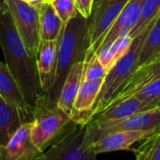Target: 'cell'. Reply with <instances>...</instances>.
<instances>
[{"instance_id": "6da1fadb", "label": "cell", "mask_w": 160, "mask_h": 160, "mask_svg": "<svg viewBox=\"0 0 160 160\" xmlns=\"http://www.w3.org/2000/svg\"><path fill=\"white\" fill-rule=\"evenodd\" d=\"M0 46L5 64L17 82L25 102L35 112L42 97L37 57L25 49L6 6L0 11Z\"/></svg>"}, {"instance_id": "7a4b0ae2", "label": "cell", "mask_w": 160, "mask_h": 160, "mask_svg": "<svg viewBox=\"0 0 160 160\" xmlns=\"http://www.w3.org/2000/svg\"><path fill=\"white\" fill-rule=\"evenodd\" d=\"M88 47V20L78 14L64 26L59 39L56 71L52 87L40 98L36 108L57 105L68 71L75 63L83 60Z\"/></svg>"}, {"instance_id": "3957f363", "label": "cell", "mask_w": 160, "mask_h": 160, "mask_svg": "<svg viewBox=\"0 0 160 160\" xmlns=\"http://www.w3.org/2000/svg\"><path fill=\"white\" fill-rule=\"evenodd\" d=\"M155 21L156 20H154L141 34L132 39L131 44L126 53L108 70L103 80L100 92L93 107L91 118L102 112L111 104L128 79L137 69L138 58L142 45L146 38L148 30Z\"/></svg>"}, {"instance_id": "277c9868", "label": "cell", "mask_w": 160, "mask_h": 160, "mask_svg": "<svg viewBox=\"0 0 160 160\" xmlns=\"http://www.w3.org/2000/svg\"><path fill=\"white\" fill-rule=\"evenodd\" d=\"M79 127L80 125L57 105L38 107L34 112L31 140L34 145L43 153L74 132Z\"/></svg>"}, {"instance_id": "5b68a950", "label": "cell", "mask_w": 160, "mask_h": 160, "mask_svg": "<svg viewBox=\"0 0 160 160\" xmlns=\"http://www.w3.org/2000/svg\"><path fill=\"white\" fill-rule=\"evenodd\" d=\"M25 49L37 57L40 44L39 8L24 0H4Z\"/></svg>"}, {"instance_id": "8992f818", "label": "cell", "mask_w": 160, "mask_h": 160, "mask_svg": "<svg viewBox=\"0 0 160 160\" xmlns=\"http://www.w3.org/2000/svg\"><path fill=\"white\" fill-rule=\"evenodd\" d=\"M129 0H95L88 22V49L98 52L108 32Z\"/></svg>"}, {"instance_id": "52a82bcc", "label": "cell", "mask_w": 160, "mask_h": 160, "mask_svg": "<svg viewBox=\"0 0 160 160\" xmlns=\"http://www.w3.org/2000/svg\"><path fill=\"white\" fill-rule=\"evenodd\" d=\"M86 126H80L74 132L44 151L37 160H96L92 146L84 143Z\"/></svg>"}, {"instance_id": "ba28073f", "label": "cell", "mask_w": 160, "mask_h": 160, "mask_svg": "<svg viewBox=\"0 0 160 160\" xmlns=\"http://www.w3.org/2000/svg\"><path fill=\"white\" fill-rule=\"evenodd\" d=\"M160 127V108L141 111L119 123L94 132L85 131L84 143L92 146L94 142L104 136L117 131H146L154 132Z\"/></svg>"}, {"instance_id": "9c48e42d", "label": "cell", "mask_w": 160, "mask_h": 160, "mask_svg": "<svg viewBox=\"0 0 160 160\" xmlns=\"http://www.w3.org/2000/svg\"><path fill=\"white\" fill-rule=\"evenodd\" d=\"M142 109V102L135 97H131L116 104L110 105L90 119V121L85 125L86 131L94 132L112 127L120 121L141 112Z\"/></svg>"}, {"instance_id": "30bf717a", "label": "cell", "mask_w": 160, "mask_h": 160, "mask_svg": "<svg viewBox=\"0 0 160 160\" xmlns=\"http://www.w3.org/2000/svg\"><path fill=\"white\" fill-rule=\"evenodd\" d=\"M32 122L22 125L8 142L0 147V160H37L42 154L31 140Z\"/></svg>"}, {"instance_id": "8fae6325", "label": "cell", "mask_w": 160, "mask_h": 160, "mask_svg": "<svg viewBox=\"0 0 160 160\" xmlns=\"http://www.w3.org/2000/svg\"><path fill=\"white\" fill-rule=\"evenodd\" d=\"M33 121V112L12 105L0 95V147L6 145L22 125Z\"/></svg>"}, {"instance_id": "7c38bea8", "label": "cell", "mask_w": 160, "mask_h": 160, "mask_svg": "<svg viewBox=\"0 0 160 160\" xmlns=\"http://www.w3.org/2000/svg\"><path fill=\"white\" fill-rule=\"evenodd\" d=\"M59 39L53 41H40L38 47L37 68L42 97L51 90L54 82Z\"/></svg>"}, {"instance_id": "4fadbf2b", "label": "cell", "mask_w": 160, "mask_h": 160, "mask_svg": "<svg viewBox=\"0 0 160 160\" xmlns=\"http://www.w3.org/2000/svg\"><path fill=\"white\" fill-rule=\"evenodd\" d=\"M104 79L83 80L79 89L71 118L80 126H85L90 118L93 107L100 92Z\"/></svg>"}, {"instance_id": "5bb4252c", "label": "cell", "mask_w": 160, "mask_h": 160, "mask_svg": "<svg viewBox=\"0 0 160 160\" xmlns=\"http://www.w3.org/2000/svg\"><path fill=\"white\" fill-rule=\"evenodd\" d=\"M160 78V58L138 68L122 86L110 105L116 104L131 98L146 84ZM109 105V106H110Z\"/></svg>"}, {"instance_id": "9a60e30c", "label": "cell", "mask_w": 160, "mask_h": 160, "mask_svg": "<svg viewBox=\"0 0 160 160\" xmlns=\"http://www.w3.org/2000/svg\"><path fill=\"white\" fill-rule=\"evenodd\" d=\"M153 132L146 131H117L104 136L92 144L97 155L120 150L134 151L132 145L144 140Z\"/></svg>"}, {"instance_id": "2e32d148", "label": "cell", "mask_w": 160, "mask_h": 160, "mask_svg": "<svg viewBox=\"0 0 160 160\" xmlns=\"http://www.w3.org/2000/svg\"><path fill=\"white\" fill-rule=\"evenodd\" d=\"M143 2L144 0H129L127 3L115 22L108 32L101 46L110 44L118 38L129 34L140 19Z\"/></svg>"}, {"instance_id": "e0dca14e", "label": "cell", "mask_w": 160, "mask_h": 160, "mask_svg": "<svg viewBox=\"0 0 160 160\" xmlns=\"http://www.w3.org/2000/svg\"><path fill=\"white\" fill-rule=\"evenodd\" d=\"M83 60L75 63L68 73V76L62 86L57 106L71 116L73 106L82 82Z\"/></svg>"}, {"instance_id": "ac0fdd59", "label": "cell", "mask_w": 160, "mask_h": 160, "mask_svg": "<svg viewBox=\"0 0 160 160\" xmlns=\"http://www.w3.org/2000/svg\"><path fill=\"white\" fill-rule=\"evenodd\" d=\"M39 24L41 41L59 39L65 26L50 2H43L39 8Z\"/></svg>"}, {"instance_id": "d6986e66", "label": "cell", "mask_w": 160, "mask_h": 160, "mask_svg": "<svg viewBox=\"0 0 160 160\" xmlns=\"http://www.w3.org/2000/svg\"><path fill=\"white\" fill-rule=\"evenodd\" d=\"M0 95L12 105L28 112L34 111L27 105L22 93L5 63L0 61Z\"/></svg>"}, {"instance_id": "ffe728a7", "label": "cell", "mask_w": 160, "mask_h": 160, "mask_svg": "<svg viewBox=\"0 0 160 160\" xmlns=\"http://www.w3.org/2000/svg\"><path fill=\"white\" fill-rule=\"evenodd\" d=\"M160 58V14L152 24L146 38L142 45L139 58L138 68L149 64Z\"/></svg>"}, {"instance_id": "44dd1931", "label": "cell", "mask_w": 160, "mask_h": 160, "mask_svg": "<svg viewBox=\"0 0 160 160\" xmlns=\"http://www.w3.org/2000/svg\"><path fill=\"white\" fill-rule=\"evenodd\" d=\"M132 38L128 36H123L115 39L113 42L101 46L98 52L97 55L98 60L107 69V71L126 53L131 44Z\"/></svg>"}, {"instance_id": "7402d4cb", "label": "cell", "mask_w": 160, "mask_h": 160, "mask_svg": "<svg viewBox=\"0 0 160 160\" xmlns=\"http://www.w3.org/2000/svg\"><path fill=\"white\" fill-rule=\"evenodd\" d=\"M135 160H160V127L134 148Z\"/></svg>"}, {"instance_id": "603a6c76", "label": "cell", "mask_w": 160, "mask_h": 160, "mask_svg": "<svg viewBox=\"0 0 160 160\" xmlns=\"http://www.w3.org/2000/svg\"><path fill=\"white\" fill-rule=\"evenodd\" d=\"M160 14V0H144L140 19L128 36L133 39Z\"/></svg>"}, {"instance_id": "cb8c5ba5", "label": "cell", "mask_w": 160, "mask_h": 160, "mask_svg": "<svg viewBox=\"0 0 160 160\" xmlns=\"http://www.w3.org/2000/svg\"><path fill=\"white\" fill-rule=\"evenodd\" d=\"M107 69L98 60L97 52L91 49H87L83 58V80L104 79L107 74Z\"/></svg>"}, {"instance_id": "d4e9b609", "label": "cell", "mask_w": 160, "mask_h": 160, "mask_svg": "<svg viewBox=\"0 0 160 160\" xmlns=\"http://www.w3.org/2000/svg\"><path fill=\"white\" fill-rule=\"evenodd\" d=\"M132 97H135L142 102V111L154 109L160 100V78L143 86Z\"/></svg>"}, {"instance_id": "484cf974", "label": "cell", "mask_w": 160, "mask_h": 160, "mask_svg": "<svg viewBox=\"0 0 160 160\" xmlns=\"http://www.w3.org/2000/svg\"><path fill=\"white\" fill-rule=\"evenodd\" d=\"M55 12L64 24L75 18L79 12L77 10L75 0H53L51 2Z\"/></svg>"}, {"instance_id": "4316f807", "label": "cell", "mask_w": 160, "mask_h": 160, "mask_svg": "<svg viewBox=\"0 0 160 160\" xmlns=\"http://www.w3.org/2000/svg\"><path fill=\"white\" fill-rule=\"evenodd\" d=\"M94 3L95 0H75V5L79 14L87 20L92 14Z\"/></svg>"}, {"instance_id": "83f0119b", "label": "cell", "mask_w": 160, "mask_h": 160, "mask_svg": "<svg viewBox=\"0 0 160 160\" xmlns=\"http://www.w3.org/2000/svg\"><path fill=\"white\" fill-rule=\"evenodd\" d=\"M24 1H26V2H28V3L36 6V7H38V8H40V6L43 3V0H24Z\"/></svg>"}, {"instance_id": "f1b7e54d", "label": "cell", "mask_w": 160, "mask_h": 160, "mask_svg": "<svg viewBox=\"0 0 160 160\" xmlns=\"http://www.w3.org/2000/svg\"><path fill=\"white\" fill-rule=\"evenodd\" d=\"M155 108H160V100L158 102V104L156 105V107Z\"/></svg>"}, {"instance_id": "f546056e", "label": "cell", "mask_w": 160, "mask_h": 160, "mask_svg": "<svg viewBox=\"0 0 160 160\" xmlns=\"http://www.w3.org/2000/svg\"><path fill=\"white\" fill-rule=\"evenodd\" d=\"M52 1H53V0H43V2H52Z\"/></svg>"}]
</instances>
